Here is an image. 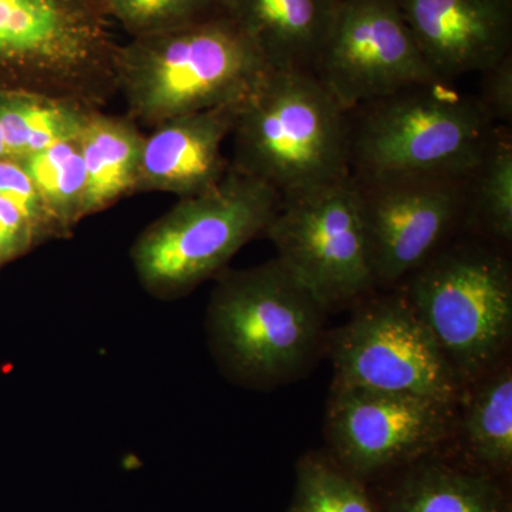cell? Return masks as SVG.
<instances>
[{"label": "cell", "instance_id": "obj_1", "mask_svg": "<svg viewBox=\"0 0 512 512\" xmlns=\"http://www.w3.org/2000/svg\"><path fill=\"white\" fill-rule=\"evenodd\" d=\"M325 313L276 258L221 272L208 303V345L232 383L274 389L313 365L325 339Z\"/></svg>", "mask_w": 512, "mask_h": 512}, {"label": "cell", "instance_id": "obj_2", "mask_svg": "<svg viewBox=\"0 0 512 512\" xmlns=\"http://www.w3.org/2000/svg\"><path fill=\"white\" fill-rule=\"evenodd\" d=\"M268 67L224 13L167 32L130 37L116 55L117 93L138 127L241 104Z\"/></svg>", "mask_w": 512, "mask_h": 512}, {"label": "cell", "instance_id": "obj_3", "mask_svg": "<svg viewBox=\"0 0 512 512\" xmlns=\"http://www.w3.org/2000/svg\"><path fill=\"white\" fill-rule=\"evenodd\" d=\"M231 167L282 197L352 175L349 111L313 73L268 70L239 107Z\"/></svg>", "mask_w": 512, "mask_h": 512}, {"label": "cell", "instance_id": "obj_4", "mask_svg": "<svg viewBox=\"0 0 512 512\" xmlns=\"http://www.w3.org/2000/svg\"><path fill=\"white\" fill-rule=\"evenodd\" d=\"M500 127L450 82L416 84L349 111L350 171L468 178Z\"/></svg>", "mask_w": 512, "mask_h": 512}, {"label": "cell", "instance_id": "obj_5", "mask_svg": "<svg viewBox=\"0 0 512 512\" xmlns=\"http://www.w3.org/2000/svg\"><path fill=\"white\" fill-rule=\"evenodd\" d=\"M103 0H0V90L103 110L120 43Z\"/></svg>", "mask_w": 512, "mask_h": 512}, {"label": "cell", "instance_id": "obj_6", "mask_svg": "<svg viewBox=\"0 0 512 512\" xmlns=\"http://www.w3.org/2000/svg\"><path fill=\"white\" fill-rule=\"evenodd\" d=\"M503 247L451 238L400 291L436 340L461 387L500 363L512 333V269Z\"/></svg>", "mask_w": 512, "mask_h": 512}, {"label": "cell", "instance_id": "obj_7", "mask_svg": "<svg viewBox=\"0 0 512 512\" xmlns=\"http://www.w3.org/2000/svg\"><path fill=\"white\" fill-rule=\"evenodd\" d=\"M279 202L274 188L229 168L214 188L180 198L140 232L130 251L138 282L161 301L187 296L265 234Z\"/></svg>", "mask_w": 512, "mask_h": 512}, {"label": "cell", "instance_id": "obj_8", "mask_svg": "<svg viewBox=\"0 0 512 512\" xmlns=\"http://www.w3.org/2000/svg\"><path fill=\"white\" fill-rule=\"evenodd\" d=\"M264 235L276 259L326 312L376 289L352 175L282 197Z\"/></svg>", "mask_w": 512, "mask_h": 512}, {"label": "cell", "instance_id": "obj_9", "mask_svg": "<svg viewBox=\"0 0 512 512\" xmlns=\"http://www.w3.org/2000/svg\"><path fill=\"white\" fill-rule=\"evenodd\" d=\"M369 296L349 322L329 336L333 386L417 394L456 404L460 383L403 292L392 289Z\"/></svg>", "mask_w": 512, "mask_h": 512}, {"label": "cell", "instance_id": "obj_10", "mask_svg": "<svg viewBox=\"0 0 512 512\" xmlns=\"http://www.w3.org/2000/svg\"><path fill=\"white\" fill-rule=\"evenodd\" d=\"M352 178L376 288L403 284L464 228L470 177Z\"/></svg>", "mask_w": 512, "mask_h": 512}, {"label": "cell", "instance_id": "obj_11", "mask_svg": "<svg viewBox=\"0 0 512 512\" xmlns=\"http://www.w3.org/2000/svg\"><path fill=\"white\" fill-rule=\"evenodd\" d=\"M315 76L348 111L406 87L443 82L397 0H339Z\"/></svg>", "mask_w": 512, "mask_h": 512}, {"label": "cell", "instance_id": "obj_12", "mask_svg": "<svg viewBox=\"0 0 512 512\" xmlns=\"http://www.w3.org/2000/svg\"><path fill=\"white\" fill-rule=\"evenodd\" d=\"M454 403L417 394L332 386L325 431L335 460L359 478L416 464L450 437Z\"/></svg>", "mask_w": 512, "mask_h": 512}, {"label": "cell", "instance_id": "obj_13", "mask_svg": "<svg viewBox=\"0 0 512 512\" xmlns=\"http://www.w3.org/2000/svg\"><path fill=\"white\" fill-rule=\"evenodd\" d=\"M431 72L443 82L510 55L512 0H397Z\"/></svg>", "mask_w": 512, "mask_h": 512}, {"label": "cell", "instance_id": "obj_14", "mask_svg": "<svg viewBox=\"0 0 512 512\" xmlns=\"http://www.w3.org/2000/svg\"><path fill=\"white\" fill-rule=\"evenodd\" d=\"M241 104L185 114L151 128L144 137L134 192L185 198L214 188L231 168L222 146Z\"/></svg>", "mask_w": 512, "mask_h": 512}, {"label": "cell", "instance_id": "obj_15", "mask_svg": "<svg viewBox=\"0 0 512 512\" xmlns=\"http://www.w3.org/2000/svg\"><path fill=\"white\" fill-rule=\"evenodd\" d=\"M339 0H222L269 70L315 74Z\"/></svg>", "mask_w": 512, "mask_h": 512}, {"label": "cell", "instance_id": "obj_16", "mask_svg": "<svg viewBox=\"0 0 512 512\" xmlns=\"http://www.w3.org/2000/svg\"><path fill=\"white\" fill-rule=\"evenodd\" d=\"M144 134L127 116L92 111L79 136L86 170L84 217L134 194Z\"/></svg>", "mask_w": 512, "mask_h": 512}, {"label": "cell", "instance_id": "obj_17", "mask_svg": "<svg viewBox=\"0 0 512 512\" xmlns=\"http://www.w3.org/2000/svg\"><path fill=\"white\" fill-rule=\"evenodd\" d=\"M387 512H511L493 478L421 460L394 487Z\"/></svg>", "mask_w": 512, "mask_h": 512}, {"label": "cell", "instance_id": "obj_18", "mask_svg": "<svg viewBox=\"0 0 512 512\" xmlns=\"http://www.w3.org/2000/svg\"><path fill=\"white\" fill-rule=\"evenodd\" d=\"M92 111L45 94L0 90V127L8 157L22 161L76 140Z\"/></svg>", "mask_w": 512, "mask_h": 512}, {"label": "cell", "instance_id": "obj_19", "mask_svg": "<svg viewBox=\"0 0 512 512\" xmlns=\"http://www.w3.org/2000/svg\"><path fill=\"white\" fill-rule=\"evenodd\" d=\"M463 414V437L478 463L495 471L512 464V370L495 366L471 383Z\"/></svg>", "mask_w": 512, "mask_h": 512}, {"label": "cell", "instance_id": "obj_20", "mask_svg": "<svg viewBox=\"0 0 512 512\" xmlns=\"http://www.w3.org/2000/svg\"><path fill=\"white\" fill-rule=\"evenodd\" d=\"M507 247L512 241V141L501 126L476 170L468 178L464 228Z\"/></svg>", "mask_w": 512, "mask_h": 512}, {"label": "cell", "instance_id": "obj_21", "mask_svg": "<svg viewBox=\"0 0 512 512\" xmlns=\"http://www.w3.org/2000/svg\"><path fill=\"white\" fill-rule=\"evenodd\" d=\"M45 202L57 239L72 237L84 220L86 170L79 137L20 161Z\"/></svg>", "mask_w": 512, "mask_h": 512}, {"label": "cell", "instance_id": "obj_22", "mask_svg": "<svg viewBox=\"0 0 512 512\" xmlns=\"http://www.w3.org/2000/svg\"><path fill=\"white\" fill-rule=\"evenodd\" d=\"M286 512H377L359 478L338 461L306 454L296 466L295 488Z\"/></svg>", "mask_w": 512, "mask_h": 512}, {"label": "cell", "instance_id": "obj_23", "mask_svg": "<svg viewBox=\"0 0 512 512\" xmlns=\"http://www.w3.org/2000/svg\"><path fill=\"white\" fill-rule=\"evenodd\" d=\"M128 37L167 32L222 13V0H103Z\"/></svg>", "mask_w": 512, "mask_h": 512}, {"label": "cell", "instance_id": "obj_24", "mask_svg": "<svg viewBox=\"0 0 512 512\" xmlns=\"http://www.w3.org/2000/svg\"><path fill=\"white\" fill-rule=\"evenodd\" d=\"M0 194L25 215L42 244L57 239L45 202L20 161L9 157L0 160Z\"/></svg>", "mask_w": 512, "mask_h": 512}, {"label": "cell", "instance_id": "obj_25", "mask_svg": "<svg viewBox=\"0 0 512 512\" xmlns=\"http://www.w3.org/2000/svg\"><path fill=\"white\" fill-rule=\"evenodd\" d=\"M480 101L488 116L498 126L510 127L512 121V53L480 73Z\"/></svg>", "mask_w": 512, "mask_h": 512}, {"label": "cell", "instance_id": "obj_26", "mask_svg": "<svg viewBox=\"0 0 512 512\" xmlns=\"http://www.w3.org/2000/svg\"><path fill=\"white\" fill-rule=\"evenodd\" d=\"M40 244L42 241L25 215L0 194V256L5 265L28 254Z\"/></svg>", "mask_w": 512, "mask_h": 512}, {"label": "cell", "instance_id": "obj_27", "mask_svg": "<svg viewBox=\"0 0 512 512\" xmlns=\"http://www.w3.org/2000/svg\"><path fill=\"white\" fill-rule=\"evenodd\" d=\"M6 157H8V153H6L5 138H3L2 127H0V160Z\"/></svg>", "mask_w": 512, "mask_h": 512}, {"label": "cell", "instance_id": "obj_28", "mask_svg": "<svg viewBox=\"0 0 512 512\" xmlns=\"http://www.w3.org/2000/svg\"><path fill=\"white\" fill-rule=\"evenodd\" d=\"M3 265H5V262H3L2 256H0V268H2Z\"/></svg>", "mask_w": 512, "mask_h": 512}]
</instances>
